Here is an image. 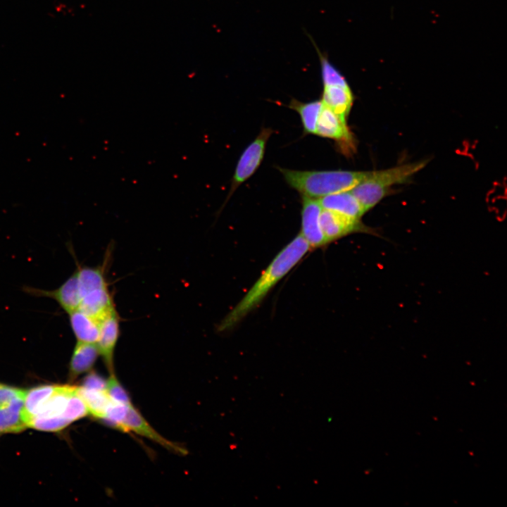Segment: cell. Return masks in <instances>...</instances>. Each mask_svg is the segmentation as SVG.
I'll return each mask as SVG.
<instances>
[{
    "instance_id": "cell-1",
    "label": "cell",
    "mask_w": 507,
    "mask_h": 507,
    "mask_svg": "<svg viewBox=\"0 0 507 507\" xmlns=\"http://www.w3.org/2000/svg\"><path fill=\"white\" fill-rule=\"evenodd\" d=\"M310 251L306 240L298 234L273 258L257 280L218 325V331L232 330L257 308L273 288L283 279Z\"/></svg>"
},
{
    "instance_id": "cell-2",
    "label": "cell",
    "mask_w": 507,
    "mask_h": 507,
    "mask_svg": "<svg viewBox=\"0 0 507 507\" xmlns=\"http://www.w3.org/2000/svg\"><path fill=\"white\" fill-rule=\"evenodd\" d=\"M280 170L288 184L302 196L314 199L351 190L369 172L341 170L301 171L284 168H280Z\"/></svg>"
},
{
    "instance_id": "cell-3",
    "label": "cell",
    "mask_w": 507,
    "mask_h": 507,
    "mask_svg": "<svg viewBox=\"0 0 507 507\" xmlns=\"http://www.w3.org/2000/svg\"><path fill=\"white\" fill-rule=\"evenodd\" d=\"M427 163V161L423 160L369 171L367 176L350 191L366 213L387 195L392 187L406 182Z\"/></svg>"
},
{
    "instance_id": "cell-4",
    "label": "cell",
    "mask_w": 507,
    "mask_h": 507,
    "mask_svg": "<svg viewBox=\"0 0 507 507\" xmlns=\"http://www.w3.org/2000/svg\"><path fill=\"white\" fill-rule=\"evenodd\" d=\"M271 134L270 129H263L257 137L243 151L237 162L232 178L230 189L222 208L239 186L256 171L263 161L265 146Z\"/></svg>"
},
{
    "instance_id": "cell-5",
    "label": "cell",
    "mask_w": 507,
    "mask_h": 507,
    "mask_svg": "<svg viewBox=\"0 0 507 507\" xmlns=\"http://www.w3.org/2000/svg\"><path fill=\"white\" fill-rule=\"evenodd\" d=\"M320 224L327 244L354 233L377 235L376 231L365 225L361 220L323 209Z\"/></svg>"
},
{
    "instance_id": "cell-6",
    "label": "cell",
    "mask_w": 507,
    "mask_h": 507,
    "mask_svg": "<svg viewBox=\"0 0 507 507\" xmlns=\"http://www.w3.org/2000/svg\"><path fill=\"white\" fill-rule=\"evenodd\" d=\"M322 210L318 199L302 196L301 225L299 234L307 242L310 251L327 245L320 224Z\"/></svg>"
},
{
    "instance_id": "cell-7",
    "label": "cell",
    "mask_w": 507,
    "mask_h": 507,
    "mask_svg": "<svg viewBox=\"0 0 507 507\" xmlns=\"http://www.w3.org/2000/svg\"><path fill=\"white\" fill-rule=\"evenodd\" d=\"M23 290L25 293L35 296L54 299L67 313L77 309L81 301V294L76 272L55 289L46 290L25 287Z\"/></svg>"
},
{
    "instance_id": "cell-8",
    "label": "cell",
    "mask_w": 507,
    "mask_h": 507,
    "mask_svg": "<svg viewBox=\"0 0 507 507\" xmlns=\"http://www.w3.org/2000/svg\"><path fill=\"white\" fill-rule=\"evenodd\" d=\"M119 430L125 432H132L146 437L175 453L182 455L187 453V450L184 447L168 440L156 432L132 403L128 407Z\"/></svg>"
},
{
    "instance_id": "cell-9",
    "label": "cell",
    "mask_w": 507,
    "mask_h": 507,
    "mask_svg": "<svg viewBox=\"0 0 507 507\" xmlns=\"http://www.w3.org/2000/svg\"><path fill=\"white\" fill-rule=\"evenodd\" d=\"M120 318L114 308L100 320L99 335L96 342L99 355L110 374L114 373V351L120 337Z\"/></svg>"
},
{
    "instance_id": "cell-10",
    "label": "cell",
    "mask_w": 507,
    "mask_h": 507,
    "mask_svg": "<svg viewBox=\"0 0 507 507\" xmlns=\"http://www.w3.org/2000/svg\"><path fill=\"white\" fill-rule=\"evenodd\" d=\"M315 134L337 142H350L351 138L346 121L323 104L318 119Z\"/></svg>"
},
{
    "instance_id": "cell-11",
    "label": "cell",
    "mask_w": 507,
    "mask_h": 507,
    "mask_svg": "<svg viewBox=\"0 0 507 507\" xmlns=\"http://www.w3.org/2000/svg\"><path fill=\"white\" fill-rule=\"evenodd\" d=\"M323 209L332 211L361 220L365 213L363 208L350 190L337 192L318 199Z\"/></svg>"
},
{
    "instance_id": "cell-12",
    "label": "cell",
    "mask_w": 507,
    "mask_h": 507,
    "mask_svg": "<svg viewBox=\"0 0 507 507\" xmlns=\"http://www.w3.org/2000/svg\"><path fill=\"white\" fill-rule=\"evenodd\" d=\"M321 101L342 120L346 121L353 102L349 85H323Z\"/></svg>"
},
{
    "instance_id": "cell-13",
    "label": "cell",
    "mask_w": 507,
    "mask_h": 507,
    "mask_svg": "<svg viewBox=\"0 0 507 507\" xmlns=\"http://www.w3.org/2000/svg\"><path fill=\"white\" fill-rule=\"evenodd\" d=\"M99 356L96 344L77 342L69 363V377L74 380L90 371Z\"/></svg>"
},
{
    "instance_id": "cell-14",
    "label": "cell",
    "mask_w": 507,
    "mask_h": 507,
    "mask_svg": "<svg viewBox=\"0 0 507 507\" xmlns=\"http://www.w3.org/2000/svg\"><path fill=\"white\" fill-rule=\"evenodd\" d=\"M68 314L70 327L77 342L96 344L100 321L79 309Z\"/></svg>"
},
{
    "instance_id": "cell-15",
    "label": "cell",
    "mask_w": 507,
    "mask_h": 507,
    "mask_svg": "<svg viewBox=\"0 0 507 507\" xmlns=\"http://www.w3.org/2000/svg\"><path fill=\"white\" fill-rule=\"evenodd\" d=\"M24 397H15L7 405L0 407V436L18 433L27 427L23 408Z\"/></svg>"
},
{
    "instance_id": "cell-16",
    "label": "cell",
    "mask_w": 507,
    "mask_h": 507,
    "mask_svg": "<svg viewBox=\"0 0 507 507\" xmlns=\"http://www.w3.org/2000/svg\"><path fill=\"white\" fill-rule=\"evenodd\" d=\"M109 259V254L102 265L96 267H78L76 270L79 287L82 298L87 294L96 289L108 287L106 278V270Z\"/></svg>"
},
{
    "instance_id": "cell-17",
    "label": "cell",
    "mask_w": 507,
    "mask_h": 507,
    "mask_svg": "<svg viewBox=\"0 0 507 507\" xmlns=\"http://www.w3.org/2000/svg\"><path fill=\"white\" fill-rule=\"evenodd\" d=\"M56 387V384H43L25 391L23 414L27 425L52 396Z\"/></svg>"
},
{
    "instance_id": "cell-18",
    "label": "cell",
    "mask_w": 507,
    "mask_h": 507,
    "mask_svg": "<svg viewBox=\"0 0 507 507\" xmlns=\"http://www.w3.org/2000/svg\"><path fill=\"white\" fill-rule=\"evenodd\" d=\"M77 392L84 401L88 413L93 417L103 420L111 400L106 390L77 387Z\"/></svg>"
},
{
    "instance_id": "cell-19",
    "label": "cell",
    "mask_w": 507,
    "mask_h": 507,
    "mask_svg": "<svg viewBox=\"0 0 507 507\" xmlns=\"http://www.w3.org/2000/svg\"><path fill=\"white\" fill-rule=\"evenodd\" d=\"M289 107L299 114L305 134H315L318 119L323 107L321 100L303 103L293 99Z\"/></svg>"
},
{
    "instance_id": "cell-20",
    "label": "cell",
    "mask_w": 507,
    "mask_h": 507,
    "mask_svg": "<svg viewBox=\"0 0 507 507\" xmlns=\"http://www.w3.org/2000/svg\"><path fill=\"white\" fill-rule=\"evenodd\" d=\"M87 406L77 392V387L70 394L63 417L70 423L81 419L88 415Z\"/></svg>"
},
{
    "instance_id": "cell-21",
    "label": "cell",
    "mask_w": 507,
    "mask_h": 507,
    "mask_svg": "<svg viewBox=\"0 0 507 507\" xmlns=\"http://www.w3.org/2000/svg\"><path fill=\"white\" fill-rule=\"evenodd\" d=\"M106 392L113 402L125 405L132 403L128 393L117 379L114 373L110 374L107 379Z\"/></svg>"
},
{
    "instance_id": "cell-22",
    "label": "cell",
    "mask_w": 507,
    "mask_h": 507,
    "mask_svg": "<svg viewBox=\"0 0 507 507\" xmlns=\"http://www.w3.org/2000/svg\"><path fill=\"white\" fill-rule=\"evenodd\" d=\"M130 405L118 403L111 401L103 420L107 424L119 429Z\"/></svg>"
},
{
    "instance_id": "cell-23",
    "label": "cell",
    "mask_w": 507,
    "mask_h": 507,
    "mask_svg": "<svg viewBox=\"0 0 507 507\" xmlns=\"http://www.w3.org/2000/svg\"><path fill=\"white\" fill-rule=\"evenodd\" d=\"M25 390L0 383V407L7 405L15 397H24Z\"/></svg>"
},
{
    "instance_id": "cell-24",
    "label": "cell",
    "mask_w": 507,
    "mask_h": 507,
    "mask_svg": "<svg viewBox=\"0 0 507 507\" xmlns=\"http://www.w3.org/2000/svg\"><path fill=\"white\" fill-rule=\"evenodd\" d=\"M107 380L96 372L91 371L84 379L82 387L87 389L106 390Z\"/></svg>"
}]
</instances>
